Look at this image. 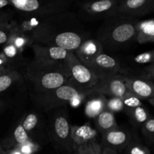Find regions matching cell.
Instances as JSON below:
<instances>
[{
	"label": "cell",
	"instance_id": "obj_1",
	"mask_svg": "<svg viewBox=\"0 0 154 154\" xmlns=\"http://www.w3.org/2000/svg\"><path fill=\"white\" fill-rule=\"evenodd\" d=\"M90 36L77 15L66 11L47 17L34 42L75 52Z\"/></svg>",
	"mask_w": 154,
	"mask_h": 154
},
{
	"label": "cell",
	"instance_id": "obj_2",
	"mask_svg": "<svg viewBox=\"0 0 154 154\" xmlns=\"http://www.w3.org/2000/svg\"><path fill=\"white\" fill-rule=\"evenodd\" d=\"M138 18L117 13L104 20L96 38L104 51H118L136 41Z\"/></svg>",
	"mask_w": 154,
	"mask_h": 154
},
{
	"label": "cell",
	"instance_id": "obj_3",
	"mask_svg": "<svg viewBox=\"0 0 154 154\" xmlns=\"http://www.w3.org/2000/svg\"><path fill=\"white\" fill-rule=\"evenodd\" d=\"M24 78L32 87V93H42L68 83L70 72L66 64L33 60L24 68Z\"/></svg>",
	"mask_w": 154,
	"mask_h": 154
},
{
	"label": "cell",
	"instance_id": "obj_4",
	"mask_svg": "<svg viewBox=\"0 0 154 154\" xmlns=\"http://www.w3.org/2000/svg\"><path fill=\"white\" fill-rule=\"evenodd\" d=\"M92 90H82L69 81L54 90L42 93H32L31 98L38 109L48 112L54 108L66 106L75 98H86Z\"/></svg>",
	"mask_w": 154,
	"mask_h": 154
},
{
	"label": "cell",
	"instance_id": "obj_5",
	"mask_svg": "<svg viewBox=\"0 0 154 154\" xmlns=\"http://www.w3.org/2000/svg\"><path fill=\"white\" fill-rule=\"evenodd\" d=\"M49 113L48 120V133L49 138L57 147L69 152L73 151L72 139V125L65 106L54 108Z\"/></svg>",
	"mask_w": 154,
	"mask_h": 154
},
{
	"label": "cell",
	"instance_id": "obj_6",
	"mask_svg": "<svg viewBox=\"0 0 154 154\" xmlns=\"http://www.w3.org/2000/svg\"><path fill=\"white\" fill-rule=\"evenodd\" d=\"M75 0H10L20 14L48 17L69 11Z\"/></svg>",
	"mask_w": 154,
	"mask_h": 154
},
{
	"label": "cell",
	"instance_id": "obj_7",
	"mask_svg": "<svg viewBox=\"0 0 154 154\" xmlns=\"http://www.w3.org/2000/svg\"><path fill=\"white\" fill-rule=\"evenodd\" d=\"M66 65L70 72L69 81L71 83L84 90H93L97 81V76L75 56V53H71L66 60Z\"/></svg>",
	"mask_w": 154,
	"mask_h": 154
},
{
	"label": "cell",
	"instance_id": "obj_8",
	"mask_svg": "<svg viewBox=\"0 0 154 154\" xmlns=\"http://www.w3.org/2000/svg\"><path fill=\"white\" fill-rule=\"evenodd\" d=\"M120 0H84L79 4L80 12L90 20H105L118 13Z\"/></svg>",
	"mask_w": 154,
	"mask_h": 154
},
{
	"label": "cell",
	"instance_id": "obj_9",
	"mask_svg": "<svg viewBox=\"0 0 154 154\" xmlns=\"http://www.w3.org/2000/svg\"><path fill=\"white\" fill-rule=\"evenodd\" d=\"M87 66L98 78L117 74L129 75V71L122 66L119 59L108 54L105 51L96 56Z\"/></svg>",
	"mask_w": 154,
	"mask_h": 154
},
{
	"label": "cell",
	"instance_id": "obj_10",
	"mask_svg": "<svg viewBox=\"0 0 154 154\" xmlns=\"http://www.w3.org/2000/svg\"><path fill=\"white\" fill-rule=\"evenodd\" d=\"M125 75L117 74L99 78L93 87V90L102 93L106 97H123L129 91Z\"/></svg>",
	"mask_w": 154,
	"mask_h": 154
},
{
	"label": "cell",
	"instance_id": "obj_11",
	"mask_svg": "<svg viewBox=\"0 0 154 154\" xmlns=\"http://www.w3.org/2000/svg\"><path fill=\"white\" fill-rule=\"evenodd\" d=\"M22 124L32 141L39 144L48 136L46 120L37 111H29L23 114Z\"/></svg>",
	"mask_w": 154,
	"mask_h": 154
},
{
	"label": "cell",
	"instance_id": "obj_12",
	"mask_svg": "<svg viewBox=\"0 0 154 154\" xmlns=\"http://www.w3.org/2000/svg\"><path fill=\"white\" fill-rule=\"evenodd\" d=\"M30 48L34 54V60L62 64H66L67 58L71 53L73 52L56 45H45L38 42H34Z\"/></svg>",
	"mask_w": 154,
	"mask_h": 154
},
{
	"label": "cell",
	"instance_id": "obj_13",
	"mask_svg": "<svg viewBox=\"0 0 154 154\" xmlns=\"http://www.w3.org/2000/svg\"><path fill=\"white\" fill-rule=\"evenodd\" d=\"M132 139V136L130 132L120 126L111 129L102 135L104 147H108L116 151H120L126 148Z\"/></svg>",
	"mask_w": 154,
	"mask_h": 154
},
{
	"label": "cell",
	"instance_id": "obj_14",
	"mask_svg": "<svg viewBox=\"0 0 154 154\" xmlns=\"http://www.w3.org/2000/svg\"><path fill=\"white\" fill-rule=\"evenodd\" d=\"M47 17L38 15L20 14L18 20H12L14 28L35 41V38L43 25Z\"/></svg>",
	"mask_w": 154,
	"mask_h": 154
},
{
	"label": "cell",
	"instance_id": "obj_15",
	"mask_svg": "<svg viewBox=\"0 0 154 154\" xmlns=\"http://www.w3.org/2000/svg\"><path fill=\"white\" fill-rule=\"evenodd\" d=\"M125 80L128 90L141 100L154 97V83L151 80L131 75H125Z\"/></svg>",
	"mask_w": 154,
	"mask_h": 154
},
{
	"label": "cell",
	"instance_id": "obj_16",
	"mask_svg": "<svg viewBox=\"0 0 154 154\" xmlns=\"http://www.w3.org/2000/svg\"><path fill=\"white\" fill-rule=\"evenodd\" d=\"M154 12V0H120L118 13L139 17Z\"/></svg>",
	"mask_w": 154,
	"mask_h": 154
},
{
	"label": "cell",
	"instance_id": "obj_17",
	"mask_svg": "<svg viewBox=\"0 0 154 154\" xmlns=\"http://www.w3.org/2000/svg\"><path fill=\"white\" fill-rule=\"evenodd\" d=\"M103 51V47L99 41L96 38L90 36L74 53L84 64L88 66L96 56Z\"/></svg>",
	"mask_w": 154,
	"mask_h": 154
},
{
	"label": "cell",
	"instance_id": "obj_18",
	"mask_svg": "<svg viewBox=\"0 0 154 154\" xmlns=\"http://www.w3.org/2000/svg\"><path fill=\"white\" fill-rule=\"evenodd\" d=\"M107 97L102 93L92 90L85 100V114L90 119H95L106 107Z\"/></svg>",
	"mask_w": 154,
	"mask_h": 154
},
{
	"label": "cell",
	"instance_id": "obj_19",
	"mask_svg": "<svg viewBox=\"0 0 154 154\" xmlns=\"http://www.w3.org/2000/svg\"><path fill=\"white\" fill-rule=\"evenodd\" d=\"M97 137V131L93 129L89 123L81 126H72V139L73 142V150L76 147L96 141Z\"/></svg>",
	"mask_w": 154,
	"mask_h": 154
},
{
	"label": "cell",
	"instance_id": "obj_20",
	"mask_svg": "<svg viewBox=\"0 0 154 154\" xmlns=\"http://www.w3.org/2000/svg\"><path fill=\"white\" fill-rule=\"evenodd\" d=\"M2 46L3 48L1 53L6 59L8 63L12 69L19 71V68L23 67V66L25 68L26 65L23 58V52L20 51L14 45L8 42Z\"/></svg>",
	"mask_w": 154,
	"mask_h": 154
},
{
	"label": "cell",
	"instance_id": "obj_21",
	"mask_svg": "<svg viewBox=\"0 0 154 154\" xmlns=\"http://www.w3.org/2000/svg\"><path fill=\"white\" fill-rule=\"evenodd\" d=\"M94 120L96 131L101 135L119 126L114 113L107 109L102 111Z\"/></svg>",
	"mask_w": 154,
	"mask_h": 154
},
{
	"label": "cell",
	"instance_id": "obj_22",
	"mask_svg": "<svg viewBox=\"0 0 154 154\" xmlns=\"http://www.w3.org/2000/svg\"><path fill=\"white\" fill-rule=\"evenodd\" d=\"M136 42L139 44L154 42V18L138 21Z\"/></svg>",
	"mask_w": 154,
	"mask_h": 154
},
{
	"label": "cell",
	"instance_id": "obj_23",
	"mask_svg": "<svg viewBox=\"0 0 154 154\" xmlns=\"http://www.w3.org/2000/svg\"><path fill=\"white\" fill-rule=\"evenodd\" d=\"M29 141H31V138H29L26 131L24 129L22 124V118L20 117L17 124L15 125L13 130H12L11 136L9 137V139L8 141L7 146H5V147L8 149H11L14 147H16V146L25 144ZM8 149H6V150H8Z\"/></svg>",
	"mask_w": 154,
	"mask_h": 154
},
{
	"label": "cell",
	"instance_id": "obj_24",
	"mask_svg": "<svg viewBox=\"0 0 154 154\" xmlns=\"http://www.w3.org/2000/svg\"><path fill=\"white\" fill-rule=\"evenodd\" d=\"M24 77L20 71L10 70L0 74V94L18 83L23 82Z\"/></svg>",
	"mask_w": 154,
	"mask_h": 154
},
{
	"label": "cell",
	"instance_id": "obj_25",
	"mask_svg": "<svg viewBox=\"0 0 154 154\" xmlns=\"http://www.w3.org/2000/svg\"><path fill=\"white\" fill-rule=\"evenodd\" d=\"M124 111L129 117L132 124L136 127H141L151 117L144 105L132 108H127L125 109Z\"/></svg>",
	"mask_w": 154,
	"mask_h": 154
},
{
	"label": "cell",
	"instance_id": "obj_26",
	"mask_svg": "<svg viewBox=\"0 0 154 154\" xmlns=\"http://www.w3.org/2000/svg\"><path fill=\"white\" fill-rule=\"evenodd\" d=\"M8 42L14 45L17 48H18L22 52H23L26 48L31 47L32 45L34 43L32 39L30 38L26 35L23 34L20 32L15 29L13 25H12V32Z\"/></svg>",
	"mask_w": 154,
	"mask_h": 154
},
{
	"label": "cell",
	"instance_id": "obj_27",
	"mask_svg": "<svg viewBox=\"0 0 154 154\" xmlns=\"http://www.w3.org/2000/svg\"><path fill=\"white\" fill-rule=\"evenodd\" d=\"M102 149L100 144L93 141L74 148L73 154H102Z\"/></svg>",
	"mask_w": 154,
	"mask_h": 154
},
{
	"label": "cell",
	"instance_id": "obj_28",
	"mask_svg": "<svg viewBox=\"0 0 154 154\" xmlns=\"http://www.w3.org/2000/svg\"><path fill=\"white\" fill-rule=\"evenodd\" d=\"M132 61L135 65L138 66H147L151 63H154V50L152 51H147V52L141 53V54H138L132 58Z\"/></svg>",
	"mask_w": 154,
	"mask_h": 154
},
{
	"label": "cell",
	"instance_id": "obj_29",
	"mask_svg": "<svg viewBox=\"0 0 154 154\" xmlns=\"http://www.w3.org/2000/svg\"><path fill=\"white\" fill-rule=\"evenodd\" d=\"M105 109L111 111L114 114L119 113L124 110L122 98L120 97H108L106 99V107Z\"/></svg>",
	"mask_w": 154,
	"mask_h": 154
},
{
	"label": "cell",
	"instance_id": "obj_30",
	"mask_svg": "<svg viewBox=\"0 0 154 154\" xmlns=\"http://www.w3.org/2000/svg\"><path fill=\"white\" fill-rule=\"evenodd\" d=\"M122 100L124 105V110L143 105L142 100L129 91H128L127 93L123 97H122Z\"/></svg>",
	"mask_w": 154,
	"mask_h": 154
},
{
	"label": "cell",
	"instance_id": "obj_31",
	"mask_svg": "<svg viewBox=\"0 0 154 154\" xmlns=\"http://www.w3.org/2000/svg\"><path fill=\"white\" fill-rule=\"evenodd\" d=\"M141 132L147 139L154 141V117H150L142 126H141Z\"/></svg>",
	"mask_w": 154,
	"mask_h": 154
},
{
	"label": "cell",
	"instance_id": "obj_32",
	"mask_svg": "<svg viewBox=\"0 0 154 154\" xmlns=\"http://www.w3.org/2000/svg\"><path fill=\"white\" fill-rule=\"evenodd\" d=\"M125 150L126 154H149L148 150L145 147L132 139Z\"/></svg>",
	"mask_w": 154,
	"mask_h": 154
},
{
	"label": "cell",
	"instance_id": "obj_33",
	"mask_svg": "<svg viewBox=\"0 0 154 154\" xmlns=\"http://www.w3.org/2000/svg\"><path fill=\"white\" fill-rule=\"evenodd\" d=\"M12 32L11 21L8 23L0 26V45L8 43Z\"/></svg>",
	"mask_w": 154,
	"mask_h": 154
},
{
	"label": "cell",
	"instance_id": "obj_34",
	"mask_svg": "<svg viewBox=\"0 0 154 154\" xmlns=\"http://www.w3.org/2000/svg\"><path fill=\"white\" fill-rule=\"evenodd\" d=\"M17 147L20 148L22 154H34L38 148V145L37 143L34 142L32 140L25 144L17 146Z\"/></svg>",
	"mask_w": 154,
	"mask_h": 154
},
{
	"label": "cell",
	"instance_id": "obj_35",
	"mask_svg": "<svg viewBox=\"0 0 154 154\" xmlns=\"http://www.w3.org/2000/svg\"><path fill=\"white\" fill-rule=\"evenodd\" d=\"M140 76L151 81L154 80V63L146 66V67H144L142 70V73Z\"/></svg>",
	"mask_w": 154,
	"mask_h": 154
},
{
	"label": "cell",
	"instance_id": "obj_36",
	"mask_svg": "<svg viewBox=\"0 0 154 154\" xmlns=\"http://www.w3.org/2000/svg\"><path fill=\"white\" fill-rule=\"evenodd\" d=\"M12 20V15L8 12H1L0 13V26L8 23Z\"/></svg>",
	"mask_w": 154,
	"mask_h": 154
},
{
	"label": "cell",
	"instance_id": "obj_37",
	"mask_svg": "<svg viewBox=\"0 0 154 154\" xmlns=\"http://www.w3.org/2000/svg\"><path fill=\"white\" fill-rule=\"evenodd\" d=\"M102 154H119V153L117 151L112 150V149L111 148H108V147H104V148L102 149Z\"/></svg>",
	"mask_w": 154,
	"mask_h": 154
},
{
	"label": "cell",
	"instance_id": "obj_38",
	"mask_svg": "<svg viewBox=\"0 0 154 154\" xmlns=\"http://www.w3.org/2000/svg\"><path fill=\"white\" fill-rule=\"evenodd\" d=\"M8 5H11L10 0H0V10Z\"/></svg>",
	"mask_w": 154,
	"mask_h": 154
},
{
	"label": "cell",
	"instance_id": "obj_39",
	"mask_svg": "<svg viewBox=\"0 0 154 154\" xmlns=\"http://www.w3.org/2000/svg\"><path fill=\"white\" fill-rule=\"evenodd\" d=\"M6 149L3 147L2 144H0V154H5Z\"/></svg>",
	"mask_w": 154,
	"mask_h": 154
},
{
	"label": "cell",
	"instance_id": "obj_40",
	"mask_svg": "<svg viewBox=\"0 0 154 154\" xmlns=\"http://www.w3.org/2000/svg\"><path fill=\"white\" fill-rule=\"evenodd\" d=\"M147 101H148L149 103H150V105H151L152 106H153V108H154V97H153V98H150V99H149L148 100H147Z\"/></svg>",
	"mask_w": 154,
	"mask_h": 154
},
{
	"label": "cell",
	"instance_id": "obj_41",
	"mask_svg": "<svg viewBox=\"0 0 154 154\" xmlns=\"http://www.w3.org/2000/svg\"><path fill=\"white\" fill-rule=\"evenodd\" d=\"M8 72V71H5L4 69H1V68H0V74L3 73V72Z\"/></svg>",
	"mask_w": 154,
	"mask_h": 154
},
{
	"label": "cell",
	"instance_id": "obj_42",
	"mask_svg": "<svg viewBox=\"0 0 154 154\" xmlns=\"http://www.w3.org/2000/svg\"><path fill=\"white\" fill-rule=\"evenodd\" d=\"M2 105H3V102H2V101L0 100V108H1V107L2 106Z\"/></svg>",
	"mask_w": 154,
	"mask_h": 154
},
{
	"label": "cell",
	"instance_id": "obj_43",
	"mask_svg": "<svg viewBox=\"0 0 154 154\" xmlns=\"http://www.w3.org/2000/svg\"><path fill=\"white\" fill-rule=\"evenodd\" d=\"M5 154H9V151H8V150H6Z\"/></svg>",
	"mask_w": 154,
	"mask_h": 154
}]
</instances>
